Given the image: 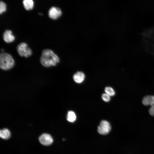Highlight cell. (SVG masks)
<instances>
[{
	"instance_id": "4fadbf2b",
	"label": "cell",
	"mask_w": 154,
	"mask_h": 154,
	"mask_svg": "<svg viewBox=\"0 0 154 154\" xmlns=\"http://www.w3.org/2000/svg\"><path fill=\"white\" fill-rule=\"evenodd\" d=\"M105 93L111 96H112L115 94L114 90L111 87L107 86L105 88Z\"/></svg>"
},
{
	"instance_id": "8fae6325",
	"label": "cell",
	"mask_w": 154,
	"mask_h": 154,
	"mask_svg": "<svg viewBox=\"0 0 154 154\" xmlns=\"http://www.w3.org/2000/svg\"><path fill=\"white\" fill-rule=\"evenodd\" d=\"M66 119L69 122L73 123L75 122L76 119V114L72 111H68Z\"/></svg>"
},
{
	"instance_id": "5bb4252c",
	"label": "cell",
	"mask_w": 154,
	"mask_h": 154,
	"mask_svg": "<svg viewBox=\"0 0 154 154\" xmlns=\"http://www.w3.org/2000/svg\"><path fill=\"white\" fill-rule=\"evenodd\" d=\"M6 7L5 3L2 1L0 3V13L1 14L6 11Z\"/></svg>"
},
{
	"instance_id": "6da1fadb",
	"label": "cell",
	"mask_w": 154,
	"mask_h": 154,
	"mask_svg": "<svg viewBox=\"0 0 154 154\" xmlns=\"http://www.w3.org/2000/svg\"><path fill=\"white\" fill-rule=\"evenodd\" d=\"M60 58L53 51L49 49L42 51L40 58L41 64L45 67L56 66L60 62Z\"/></svg>"
},
{
	"instance_id": "8992f818",
	"label": "cell",
	"mask_w": 154,
	"mask_h": 154,
	"mask_svg": "<svg viewBox=\"0 0 154 154\" xmlns=\"http://www.w3.org/2000/svg\"><path fill=\"white\" fill-rule=\"evenodd\" d=\"M48 14L50 18L56 20L61 16L62 12L60 8L56 7H52L50 9Z\"/></svg>"
},
{
	"instance_id": "ba28073f",
	"label": "cell",
	"mask_w": 154,
	"mask_h": 154,
	"mask_svg": "<svg viewBox=\"0 0 154 154\" xmlns=\"http://www.w3.org/2000/svg\"><path fill=\"white\" fill-rule=\"evenodd\" d=\"M85 74L82 72L78 71L75 73L73 76V79L74 81L77 83L80 84L84 80Z\"/></svg>"
},
{
	"instance_id": "52a82bcc",
	"label": "cell",
	"mask_w": 154,
	"mask_h": 154,
	"mask_svg": "<svg viewBox=\"0 0 154 154\" xmlns=\"http://www.w3.org/2000/svg\"><path fill=\"white\" fill-rule=\"evenodd\" d=\"M3 38L4 41L7 43L12 42L15 39V37L12 34V31L9 30H6L4 31Z\"/></svg>"
},
{
	"instance_id": "2e32d148",
	"label": "cell",
	"mask_w": 154,
	"mask_h": 154,
	"mask_svg": "<svg viewBox=\"0 0 154 154\" xmlns=\"http://www.w3.org/2000/svg\"><path fill=\"white\" fill-rule=\"evenodd\" d=\"M149 113L150 115L154 116V107H151L149 109Z\"/></svg>"
},
{
	"instance_id": "9c48e42d",
	"label": "cell",
	"mask_w": 154,
	"mask_h": 154,
	"mask_svg": "<svg viewBox=\"0 0 154 154\" xmlns=\"http://www.w3.org/2000/svg\"><path fill=\"white\" fill-rule=\"evenodd\" d=\"M142 102L145 106L150 105L151 107H154V96H146L143 97Z\"/></svg>"
},
{
	"instance_id": "3957f363",
	"label": "cell",
	"mask_w": 154,
	"mask_h": 154,
	"mask_svg": "<svg viewBox=\"0 0 154 154\" xmlns=\"http://www.w3.org/2000/svg\"><path fill=\"white\" fill-rule=\"evenodd\" d=\"M17 50L19 55L22 57L27 58L32 54L31 49L25 42H23L19 44L17 46Z\"/></svg>"
},
{
	"instance_id": "277c9868",
	"label": "cell",
	"mask_w": 154,
	"mask_h": 154,
	"mask_svg": "<svg viewBox=\"0 0 154 154\" xmlns=\"http://www.w3.org/2000/svg\"><path fill=\"white\" fill-rule=\"evenodd\" d=\"M111 127L109 122L106 120L101 121L98 127V133L102 135L108 134L111 130Z\"/></svg>"
},
{
	"instance_id": "7a4b0ae2",
	"label": "cell",
	"mask_w": 154,
	"mask_h": 154,
	"mask_svg": "<svg viewBox=\"0 0 154 154\" xmlns=\"http://www.w3.org/2000/svg\"><path fill=\"white\" fill-rule=\"evenodd\" d=\"M14 60L10 54L2 52L0 55V68L4 70L11 69L14 65Z\"/></svg>"
},
{
	"instance_id": "5b68a950",
	"label": "cell",
	"mask_w": 154,
	"mask_h": 154,
	"mask_svg": "<svg viewBox=\"0 0 154 154\" xmlns=\"http://www.w3.org/2000/svg\"><path fill=\"white\" fill-rule=\"evenodd\" d=\"M39 140L41 144L46 146L50 145L53 141V138L51 135L46 133L42 134L39 137Z\"/></svg>"
},
{
	"instance_id": "7c38bea8",
	"label": "cell",
	"mask_w": 154,
	"mask_h": 154,
	"mask_svg": "<svg viewBox=\"0 0 154 154\" xmlns=\"http://www.w3.org/2000/svg\"><path fill=\"white\" fill-rule=\"evenodd\" d=\"M23 3L25 9L27 10L32 9L34 6V2L33 0H23Z\"/></svg>"
},
{
	"instance_id": "30bf717a",
	"label": "cell",
	"mask_w": 154,
	"mask_h": 154,
	"mask_svg": "<svg viewBox=\"0 0 154 154\" xmlns=\"http://www.w3.org/2000/svg\"><path fill=\"white\" fill-rule=\"evenodd\" d=\"M11 135V133L7 129L4 128L0 131V136L3 139H9Z\"/></svg>"
},
{
	"instance_id": "9a60e30c",
	"label": "cell",
	"mask_w": 154,
	"mask_h": 154,
	"mask_svg": "<svg viewBox=\"0 0 154 154\" xmlns=\"http://www.w3.org/2000/svg\"><path fill=\"white\" fill-rule=\"evenodd\" d=\"M102 98L104 101L106 102H109L111 99L110 96L106 93L102 94Z\"/></svg>"
}]
</instances>
